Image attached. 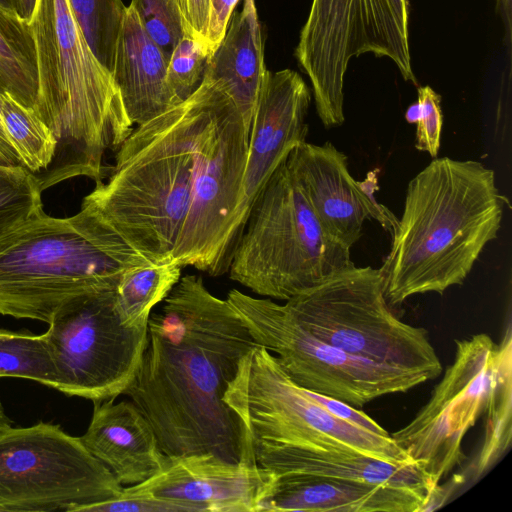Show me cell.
<instances>
[{
  "label": "cell",
  "instance_id": "6",
  "mask_svg": "<svg viewBox=\"0 0 512 512\" xmlns=\"http://www.w3.org/2000/svg\"><path fill=\"white\" fill-rule=\"evenodd\" d=\"M350 249L323 227L285 161L252 204L229 277L257 295L287 301L354 266Z\"/></svg>",
  "mask_w": 512,
  "mask_h": 512
},
{
  "label": "cell",
  "instance_id": "39",
  "mask_svg": "<svg viewBox=\"0 0 512 512\" xmlns=\"http://www.w3.org/2000/svg\"><path fill=\"white\" fill-rule=\"evenodd\" d=\"M0 8H2L3 10H5L9 13L17 14V1L16 0H0Z\"/></svg>",
  "mask_w": 512,
  "mask_h": 512
},
{
  "label": "cell",
  "instance_id": "33",
  "mask_svg": "<svg viewBox=\"0 0 512 512\" xmlns=\"http://www.w3.org/2000/svg\"><path fill=\"white\" fill-rule=\"evenodd\" d=\"M175 1L184 23L185 32L206 45L209 24V0Z\"/></svg>",
  "mask_w": 512,
  "mask_h": 512
},
{
  "label": "cell",
  "instance_id": "13",
  "mask_svg": "<svg viewBox=\"0 0 512 512\" xmlns=\"http://www.w3.org/2000/svg\"><path fill=\"white\" fill-rule=\"evenodd\" d=\"M499 361V344L484 333L456 341L455 358L413 420L392 433L426 477L440 480L462 463V441L484 412Z\"/></svg>",
  "mask_w": 512,
  "mask_h": 512
},
{
  "label": "cell",
  "instance_id": "8",
  "mask_svg": "<svg viewBox=\"0 0 512 512\" xmlns=\"http://www.w3.org/2000/svg\"><path fill=\"white\" fill-rule=\"evenodd\" d=\"M284 305L314 336L350 355L429 380L442 371L427 331L403 322L390 309L378 269L354 265Z\"/></svg>",
  "mask_w": 512,
  "mask_h": 512
},
{
  "label": "cell",
  "instance_id": "24",
  "mask_svg": "<svg viewBox=\"0 0 512 512\" xmlns=\"http://www.w3.org/2000/svg\"><path fill=\"white\" fill-rule=\"evenodd\" d=\"M182 266L175 262L128 269L115 290V307L127 327L148 325L152 309L171 292L181 278Z\"/></svg>",
  "mask_w": 512,
  "mask_h": 512
},
{
  "label": "cell",
  "instance_id": "14",
  "mask_svg": "<svg viewBox=\"0 0 512 512\" xmlns=\"http://www.w3.org/2000/svg\"><path fill=\"white\" fill-rule=\"evenodd\" d=\"M347 157L332 143L306 141L288 155L286 166L323 227L352 247L362 235L367 218L394 232L398 218L373 196L377 177L357 182L349 173Z\"/></svg>",
  "mask_w": 512,
  "mask_h": 512
},
{
  "label": "cell",
  "instance_id": "25",
  "mask_svg": "<svg viewBox=\"0 0 512 512\" xmlns=\"http://www.w3.org/2000/svg\"><path fill=\"white\" fill-rule=\"evenodd\" d=\"M1 118L6 135L21 165L37 175L52 162L56 139L43 121L7 92L2 95Z\"/></svg>",
  "mask_w": 512,
  "mask_h": 512
},
{
  "label": "cell",
  "instance_id": "26",
  "mask_svg": "<svg viewBox=\"0 0 512 512\" xmlns=\"http://www.w3.org/2000/svg\"><path fill=\"white\" fill-rule=\"evenodd\" d=\"M0 377L25 378L57 389L59 374L45 333L0 330Z\"/></svg>",
  "mask_w": 512,
  "mask_h": 512
},
{
  "label": "cell",
  "instance_id": "34",
  "mask_svg": "<svg viewBox=\"0 0 512 512\" xmlns=\"http://www.w3.org/2000/svg\"><path fill=\"white\" fill-rule=\"evenodd\" d=\"M238 1L209 0V24L206 45L211 54L221 42Z\"/></svg>",
  "mask_w": 512,
  "mask_h": 512
},
{
  "label": "cell",
  "instance_id": "30",
  "mask_svg": "<svg viewBox=\"0 0 512 512\" xmlns=\"http://www.w3.org/2000/svg\"><path fill=\"white\" fill-rule=\"evenodd\" d=\"M143 28L167 60L185 33L175 0H131Z\"/></svg>",
  "mask_w": 512,
  "mask_h": 512
},
{
  "label": "cell",
  "instance_id": "20",
  "mask_svg": "<svg viewBox=\"0 0 512 512\" xmlns=\"http://www.w3.org/2000/svg\"><path fill=\"white\" fill-rule=\"evenodd\" d=\"M266 72L261 25L255 1L244 0L232 13L226 32L210 55L207 76L231 97L249 134Z\"/></svg>",
  "mask_w": 512,
  "mask_h": 512
},
{
  "label": "cell",
  "instance_id": "19",
  "mask_svg": "<svg viewBox=\"0 0 512 512\" xmlns=\"http://www.w3.org/2000/svg\"><path fill=\"white\" fill-rule=\"evenodd\" d=\"M167 64L134 7L126 6L112 76L133 125H142L176 106L167 80Z\"/></svg>",
  "mask_w": 512,
  "mask_h": 512
},
{
  "label": "cell",
  "instance_id": "27",
  "mask_svg": "<svg viewBox=\"0 0 512 512\" xmlns=\"http://www.w3.org/2000/svg\"><path fill=\"white\" fill-rule=\"evenodd\" d=\"M89 47L112 74L117 39L126 6L121 0H67Z\"/></svg>",
  "mask_w": 512,
  "mask_h": 512
},
{
  "label": "cell",
  "instance_id": "4",
  "mask_svg": "<svg viewBox=\"0 0 512 512\" xmlns=\"http://www.w3.org/2000/svg\"><path fill=\"white\" fill-rule=\"evenodd\" d=\"M29 24L38 67L33 111L57 142L52 162L35 175L40 188L77 176L101 182L106 150L118 148L134 129L113 76L92 52L67 0H38Z\"/></svg>",
  "mask_w": 512,
  "mask_h": 512
},
{
  "label": "cell",
  "instance_id": "31",
  "mask_svg": "<svg viewBox=\"0 0 512 512\" xmlns=\"http://www.w3.org/2000/svg\"><path fill=\"white\" fill-rule=\"evenodd\" d=\"M419 118L416 123L415 148L436 158L441 145L443 114L441 95L430 86L418 87Z\"/></svg>",
  "mask_w": 512,
  "mask_h": 512
},
{
  "label": "cell",
  "instance_id": "22",
  "mask_svg": "<svg viewBox=\"0 0 512 512\" xmlns=\"http://www.w3.org/2000/svg\"><path fill=\"white\" fill-rule=\"evenodd\" d=\"M0 85L23 106L34 109L38 67L29 23L0 8Z\"/></svg>",
  "mask_w": 512,
  "mask_h": 512
},
{
  "label": "cell",
  "instance_id": "2",
  "mask_svg": "<svg viewBox=\"0 0 512 512\" xmlns=\"http://www.w3.org/2000/svg\"><path fill=\"white\" fill-rule=\"evenodd\" d=\"M257 344L240 315L196 275L181 276L148 320V345L126 392L166 456L213 454L256 464L241 418L224 401Z\"/></svg>",
  "mask_w": 512,
  "mask_h": 512
},
{
  "label": "cell",
  "instance_id": "29",
  "mask_svg": "<svg viewBox=\"0 0 512 512\" xmlns=\"http://www.w3.org/2000/svg\"><path fill=\"white\" fill-rule=\"evenodd\" d=\"M210 55L205 43L184 33L167 64V80L176 105L189 98L200 86Z\"/></svg>",
  "mask_w": 512,
  "mask_h": 512
},
{
  "label": "cell",
  "instance_id": "28",
  "mask_svg": "<svg viewBox=\"0 0 512 512\" xmlns=\"http://www.w3.org/2000/svg\"><path fill=\"white\" fill-rule=\"evenodd\" d=\"M37 177L23 166L0 165V233L42 209Z\"/></svg>",
  "mask_w": 512,
  "mask_h": 512
},
{
  "label": "cell",
  "instance_id": "18",
  "mask_svg": "<svg viewBox=\"0 0 512 512\" xmlns=\"http://www.w3.org/2000/svg\"><path fill=\"white\" fill-rule=\"evenodd\" d=\"M90 424L80 437L122 486L144 482L165 461L151 424L132 401H95Z\"/></svg>",
  "mask_w": 512,
  "mask_h": 512
},
{
  "label": "cell",
  "instance_id": "15",
  "mask_svg": "<svg viewBox=\"0 0 512 512\" xmlns=\"http://www.w3.org/2000/svg\"><path fill=\"white\" fill-rule=\"evenodd\" d=\"M274 478L256 464L229 463L205 453L166 456L157 474L133 486L186 512H259Z\"/></svg>",
  "mask_w": 512,
  "mask_h": 512
},
{
  "label": "cell",
  "instance_id": "23",
  "mask_svg": "<svg viewBox=\"0 0 512 512\" xmlns=\"http://www.w3.org/2000/svg\"><path fill=\"white\" fill-rule=\"evenodd\" d=\"M511 328L499 343V361L485 406V435L473 466V480L484 475L506 452L512 434V354Z\"/></svg>",
  "mask_w": 512,
  "mask_h": 512
},
{
  "label": "cell",
  "instance_id": "11",
  "mask_svg": "<svg viewBox=\"0 0 512 512\" xmlns=\"http://www.w3.org/2000/svg\"><path fill=\"white\" fill-rule=\"evenodd\" d=\"M123 486L59 425L0 429V511L80 512Z\"/></svg>",
  "mask_w": 512,
  "mask_h": 512
},
{
  "label": "cell",
  "instance_id": "5",
  "mask_svg": "<svg viewBox=\"0 0 512 512\" xmlns=\"http://www.w3.org/2000/svg\"><path fill=\"white\" fill-rule=\"evenodd\" d=\"M150 265L93 211L67 218L38 210L0 233V314L49 323L68 298L115 288Z\"/></svg>",
  "mask_w": 512,
  "mask_h": 512
},
{
  "label": "cell",
  "instance_id": "21",
  "mask_svg": "<svg viewBox=\"0 0 512 512\" xmlns=\"http://www.w3.org/2000/svg\"><path fill=\"white\" fill-rule=\"evenodd\" d=\"M271 473H300L405 487L440 490L412 463H391L357 452L281 448L254 455Z\"/></svg>",
  "mask_w": 512,
  "mask_h": 512
},
{
  "label": "cell",
  "instance_id": "10",
  "mask_svg": "<svg viewBox=\"0 0 512 512\" xmlns=\"http://www.w3.org/2000/svg\"><path fill=\"white\" fill-rule=\"evenodd\" d=\"M226 300L247 325L258 345L271 352L296 385L353 407L385 395L404 393L428 381L424 374L350 355L306 328L284 304L232 289Z\"/></svg>",
  "mask_w": 512,
  "mask_h": 512
},
{
  "label": "cell",
  "instance_id": "17",
  "mask_svg": "<svg viewBox=\"0 0 512 512\" xmlns=\"http://www.w3.org/2000/svg\"><path fill=\"white\" fill-rule=\"evenodd\" d=\"M439 495L429 488L285 473L275 475L260 511L421 512L432 510Z\"/></svg>",
  "mask_w": 512,
  "mask_h": 512
},
{
  "label": "cell",
  "instance_id": "41",
  "mask_svg": "<svg viewBox=\"0 0 512 512\" xmlns=\"http://www.w3.org/2000/svg\"><path fill=\"white\" fill-rule=\"evenodd\" d=\"M497 1V0H496Z\"/></svg>",
  "mask_w": 512,
  "mask_h": 512
},
{
  "label": "cell",
  "instance_id": "37",
  "mask_svg": "<svg viewBox=\"0 0 512 512\" xmlns=\"http://www.w3.org/2000/svg\"><path fill=\"white\" fill-rule=\"evenodd\" d=\"M503 16L507 39L511 38V0H497Z\"/></svg>",
  "mask_w": 512,
  "mask_h": 512
},
{
  "label": "cell",
  "instance_id": "16",
  "mask_svg": "<svg viewBox=\"0 0 512 512\" xmlns=\"http://www.w3.org/2000/svg\"><path fill=\"white\" fill-rule=\"evenodd\" d=\"M311 92L291 69L266 70L253 115L243 178L242 214L290 152L306 141Z\"/></svg>",
  "mask_w": 512,
  "mask_h": 512
},
{
  "label": "cell",
  "instance_id": "12",
  "mask_svg": "<svg viewBox=\"0 0 512 512\" xmlns=\"http://www.w3.org/2000/svg\"><path fill=\"white\" fill-rule=\"evenodd\" d=\"M115 288L87 291L65 300L45 335L59 374L57 390L93 402L126 394L148 345V325H123Z\"/></svg>",
  "mask_w": 512,
  "mask_h": 512
},
{
  "label": "cell",
  "instance_id": "36",
  "mask_svg": "<svg viewBox=\"0 0 512 512\" xmlns=\"http://www.w3.org/2000/svg\"><path fill=\"white\" fill-rule=\"evenodd\" d=\"M17 14L26 23H30L38 0H16Z\"/></svg>",
  "mask_w": 512,
  "mask_h": 512
},
{
  "label": "cell",
  "instance_id": "32",
  "mask_svg": "<svg viewBox=\"0 0 512 512\" xmlns=\"http://www.w3.org/2000/svg\"><path fill=\"white\" fill-rule=\"evenodd\" d=\"M309 393L312 398L317 401L326 411L338 419L371 431L375 434L389 435V433L382 426H380L375 420H373L359 408L312 391H309Z\"/></svg>",
  "mask_w": 512,
  "mask_h": 512
},
{
  "label": "cell",
  "instance_id": "38",
  "mask_svg": "<svg viewBox=\"0 0 512 512\" xmlns=\"http://www.w3.org/2000/svg\"><path fill=\"white\" fill-rule=\"evenodd\" d=\"M419 118V105L416 102L411 104L405 112V120L409 124H416Z\"/></svg>",
  "mask_w": 512,
  "mask_h": 512
},
{
  "label": "cell",
  "instance_id": "1",
  "mask_svg": "<svg viewBox=\"0 0 512 512\" xmlns=\"http://www.w3.org/2000/svg\"><path fill=\"white\" fill-rule=\"evenodd\" d=\"M248 139L231 97L204 76L189 98L132 130L82 207L150 264L222 276L245 225Z\"/></svg>",
  "mask_w": 512,
  "mask_h": 512
},
{
  "label": "cell",
  "instance_id": "40",
  "mask_svg": "<svg viewBox=\"0 0 512 512\" xmlns=\"http://www.w3.org/2000/svg\"><path fill=\"white\" fill-rule=\"evenodd\" d=\"M11 426V420L5 414L3 405L0 401V429H4Z\"/></svg>",
  "mask_w": 512,
  "mask_h": 512
},
{
  "label": "cell",
  "instance_id": "35",
  "mask_svg": "<svg viewBox=\"0 0 512 512\" xmlns=\"http://www.w3.org/2000/svg\"><path fill=\"white\" fill-rule=\"evenodd\" d=\"M5 93V90L0 85V109H1V100L2 95ZM0 165L4 166H22L21 162L12 147L1 118V112H0Z\"/></svg>",
  "mask_w": 512,
  "mask_h": 512
},
{
  "label": "cell",
  "instance_id": "9",
  "mask_svg": "<svg viewBox=\"0 0 512 512\" xmlns=\"http://www.w3.org/2000/svg\"><path fill=\"white\" fill-rule=\"evenodd\" d=\"M410 0H312L295 57L308 76L325 128L340 126L350 61L363 54L386 57L405 81L418 85L409 42Z\"/></svg>",
  "mask_w": 512,
  "mask_h": 512
},
{
  "label": "cell",
  "instance_id": "3",
  "mask_svg": "<svg viewBox=\"0 0 512 512\" xmlns=\"http://www.w3.org/2000/svg\"><path fill=\"white\" fill-rule=\"evenodd\" d=\"M503 199L481 162L434 158L407 186L391 248L378 269L390 306L461 285L497 237Z\"/></svg>",
  "mask_w": 512,
  "mask_h": 512
},
{
  "label": "cell",
  "instance_id": "7",
  "mask_svg": "<svg viewBox=\"0 0 512 512\" xmlns=\"http://www.w3.org/2000/svg\"><path fill=\"white\" fill-rule=\"evenodd\" d=\"M224 401L243 421L253 459L266 451L296 448L357 452L391 463H412L390 434H375L326 411L308 390L289 379L261 345L241 358Z\"/></svg>",
  "mask_w": 512,
  "mask_h": 512
}]
</instances>
